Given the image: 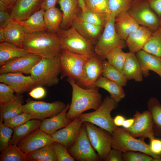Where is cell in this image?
<instances>
[{
  "label": "cell",
  "instance_id": "1",
  "mask_svg": "<svg viewBox=\"0 0 161 161\" xmlns=\"http://www.w3.org/2000/svg\"><path fill=\"white\" fill-rule=\"evenodd\" d=\"M66 81L72 88L71 102L66 115L68 119L72 121L83 112L90 109L96 110L101 105L102 96L98 87L83 88L71 78H67Z\"/></svg>",
  "mask_w": 161,
  "mask_h": 161
},
{
  "label": "cell",
  "instance_id": "2",
  "mask_svg": "<svg viewBox=\"0 0 161 161\" xmlns=\"http://www.w3.org/2000/svg\"><path fill=\"white\" fill-rule=\"evenodd\" d=\"M22 48L30 53L48 58L59 55L61 49L57 34L47 31L26 34Z\"/></svg>",
  "mask_w": 161,
  "mask_h": 161
},
{
  "label": "cell",
  "instance_id": "3",
  "mask_svg": "<svg viewBox=\"0 0 161 161\" xmlns=\"http://www.w3.org/2000/svg\"><path fill=\"white\" fill-rule=\"evenodd\" d=\"M61 73L59 55L51 58H42L30 73L36 86H51L57 84Z\"/></svg>",
  "mask_w": 161,
  "mask_h": 161
},
{
  "label": "cell",
  "instance_id": "4",
  "mask_svg": "<svg viewBox=\"0 0 161 161\" xmlns=\"http://www.w3.org/2000/svg\"><path fill=\"white\" fill-rule=\"evenodd\" d=\"M61 49L75 54L91 56L95 54L92 43L80 34L72 26L60 29L57 33Z\"/></svg>",
  "mask_w": 161,
  "mask_h": 161
},
{
  "label": "cell",
  "instance_id": "5",
  "mask_svg": "<svg viewBox=\"0 0 161 161\" xmlns=\"http://www.w3.org/2000/svg\"><path fill=\"white\" fill-rule=\"evenodd\" d=\"M117 103L110 96H106L100 106L94 111L82 113L78 116L83 122L90 123L103 129L111 134L117 126L114 124L111 115L112 111L118 106Z\"/></svg>",
  "mask_w": 161,
  "mask_h": 161
},
{
  "label": "cell",
  "instance_id": "6",
  "mask_svg": "<svg viewBox=\"0 0 161 161\" xmlns=\"http://www.w3.org/2000/svg\"><path fill=\"white\" fill-rule=\"evenodd\" d=\"M112 148L118 149L124 153L128 151H139L146 153L157 158H161L151 151L149 145L144 138L131 135L123 128L117 127L112 134Z\"/></svg>",
  "mask_w": 161,
  "mask_h": 161
},
{
  "label": "cell",
  "instance_id": "7",
  "mask_svg": "<svg viewBox=\"0 0 161 161\" xmlns=\"http://www.w3.org/2000/svg\"><path fill=\"white\" fill-rule=\"evenodd\" d=\"M115 18L110 17L103 30L95 45V54L102 60L106 59L108 53L118 47L126 46L125 41L118 35L115 27Z\"/></svg>",
  "mask_w": 161,
  "mask_h": 161
},
{
  "label": "cell",
  "instance_id": "8",
  "mask_svg": "<svg viewBox=\"0 0 161 161\" xmlns=\"http://www.w3.org/2000/svg\"><path fill=\"white\" fill-rule=\"evenodd\" d=\"M59 56L60 79L67 77L77 82L81 76L86 63L90 56L75 54L63 49Z\"/></svg>",
  "mask_w": 161,
  "mask_h": 161
},
{
  "label": "cell",
  "instance_id": "9",
  "mask_svg": "<svg viewBox=\"0 0 161 161\" xmlns=\"http://www.w3.org/2000/svg\"><path fill=\"white\" fill-rule=\"evenodd\" d=\"M26 101V103L22 107L23 112L31 115L34 119L41 120L58 114L66 106L64 103L59 101L48 103L28 98Z\"/></svg>",
  "mask_w": 161,
  "mask_h": 161
},
{
  "label": "cell",
  "instance_id": "10",
  "mask_svg": "<svg viewBox=\"0 0 161 161\" xmlns=\"http://www.w3.org/2000/svg\"><path fill=\"white\" fill-rule=\"evenodd\" d=\"M83 123L92 147L97 151L101 161H104L112 148V134L90 123Z\"/></svg>",
  "mask_w": 161,
  "mask_h": 161
},
{
  "label": "cell",
  "instance_id": "11",
  "mask_svg": "<svg viewBox=\"0 0 161 161\" xmlns=\"http://www.w3.org/2000/svg\"><path fill=\"white\" fill-rule=\"evenodd\" d=\"M68 150L78 161H101L90 142L83 122L78 137Z\"/></svg>",
  "mask_w": 161,
  "mask_h": 161
},
{
  "label": "cell",
  "instance_id": "12",
  "mask_svg": "<svg viewBox=\"0 0 161 161\" xmlns=\"http://www.w3.org/2000/svg\"><path fill=\"white\" fill-rule=\"evenodd\" d=\"M128 12L140 25L145 26L152 32L161 27L160 19L146 0L133 1Z\"/></svg>",
  "mask_w": 161,
  "mask_h": 161
},
{
  "label": "cell",
  "instance_id": "13",
  "mask_svg": "<svg viewBox=\"0 0 161 161\" xmlns=\"http://www.w3.org/2000/svg\"><path fill=\"white\" fill-rule=\"evenodd\" d=\"M102 71L103 60L95 54L90 57L86 63L81 76L76 83L83 88L96 87L95 83L102 76Z\"/></svg>",
  "mask_w": 161,
  "mask_h": 161
},
{
  "label": "cell",
  "instance_id": "14",
  "mask_svg": "<svg viewBox=\"0 0 161 161\" xmlns=\"http://www.w3.org/2000/svg\"><path fill=\"white\" fill-rule=\"evenodd\" d=\"M133 118L134 122L133 125L127 129L122 127L124 130L136 138H148L150 140L155 137L151 117L148 110L142 112L136 111Z\"/></svg>",
  "mask_w": 161,
  "mask_h": 161
},
{
  "label": "cell",
  "instance_id": "15",
  "mask_svg": "<svg viewBox=\"0 0 161 161\" xmlns=\"http://www.w3.org/2000/svg\"><path fill=\"white\" fill-rule=\"evenodd\" d=\"M41 58V57L32 53L15 58L0 67V74L19 72L29 74L33 67Z\"/></svg>",
  "mask_w": 161,
  "mask_h": 161
},
{
  "label": "cell",
  "instance_id": "16",
  "mask_svg": "<svg viewBox=\"0 0 161 161\" xmlns=\"http://www.w3.org/2000/svg\"><path fill=\"white\" fill-rule=\"evenodd\" d=\"M54 142L51 135L46 133L38 128L21 140L16 145L26 154L44 146L51 145Z\"/></svg>",
  "mask_w": 161,
  "mask_h": 161
},
{
  "label": "cell",
  "instance_id": "17",
  "mask_svg": "<svg viewBox=\"0 0 161 161\" xmlns=\"http://www.w3.org/2000/svg\"><path fill=\"white\" fill-rule=\"evenodd\" d=\"M0 82L11 86L15 90L16 95L29 92L36 86L30 75L25 76L19 72L1 74Z\"/></svg>",
  "mask_w": 161,
  "mask_h": 161
},
{
  "label": "cell",
  "instance_id": "18",
  "mask_svg": "<svg viewBox=\"0 0 161 161\" xmlns=\"http://www.w3.org/2000/svg\"><path fill=\"white\" fill-rule=\"evenodd\" d=\"M83 123L78 116L66 126L51 135L54 141L61 143L68 149L78 137Z\"/></svg>",
  "mask_w": 161,
  "mask_h": 161
},
{
  "label": "cell",
  "instance_id": "19",
  "mask_svg": "<svg viewBox=\"0 0 161 161\" xmlns=\"http://www.w3.org/2000/svg\"><path fill=\"white\" fill-rule=\"evenodd\" d=\"M43 0H17L11 7L12 20L22 22L41 8Z\"/></svg>",
  "mask_w": 161,
  "mask_h": 161
},
{
  "label": "cell",
  "instance_id": "20",
  "mask_svg": "<svg viewBox=\"0 0 161 161\" xmlns=\"http://www.w3.org/2000/svg\"><path fill=\"white\" fill-rule=\"evenodd\" d=\"M140 26L128 11L120 13L115 18L116 32L120 38L124 41L130 33L136 30Z\"/></svg>",
  "mask_w": 161,
  "mask_h": 161
},
{
  "label": "cell",
  "instance_id": "21",
  "mask_svg": "<svg viewBox=\"0 0 161 161\" xmlns=\"http://www.w3.org/2000/svg\"><path fill=\"white\" fill-rule=\"evenodd\" d=\"M152 32L148 28L140 26L136 30L130 33L125 41L129 52L135 53L142 50Z\"/></svg>",
  "mask_w": 161,
  "mask_h": 161
},
{
  "label": "cell",
  "instance_id": "22",
  "mask_svg": "<svg viewBox=\"0 0 161 161\" xmlns=\"http://www.w3.org/2000/svg\"><path fill=\"white\" fill-rule=\"evenodd\" d=\"M70 106L69 103L67 104L64 110L58 114L42 120L39 128L46 133L51 135L66 126L72 121L66 116Z\"/></svg>",
  "mask_w": 161,
  "mask_h": 161
},
{
  "label": "cell",
  "instance_id": "23",
  "mask_svg": "<svg viewBox=\"0 0 161 161\" xmlns=\"http://www.w3.org/2000/svg\"><path fill=\"white\" fill-rule=\"evenodd\" d=\"M140 63L142 74L145 77L152 71L161 78V58L141 50L135 53Z\"/></svg>",
  "mask_w": 161,
  "mask_h": 161
},
{
  "label": "cell",
  "instance_id": "24",
  "mask_svg": "<svg viewBox=\"0 0 161 161\" xmlns=\"http://www.w3.org/2000/svg\"><path fill=\"white\" fill-rule=\"evenodd\" d=\"M58 3L63 14L60 29L66 30L72 26L78 17V0H59Z\"/></svg>",
  "mask_w": 161,
  "mask_h": 161
},
{
  "label": "cell",
  "instance_id": "25",
  "mask_svg": "<svg viewBox=\"0 0 161 161\" xmlns=\"http://www.w3.org/2000/svg\"><path fill=\"white\" fill-rule=\"evenodd\" d=\"M85 38L95 45L104 28L82 21L78 18L72 26Z\"/></svg>",
  "mask_w": 161,
  "mask_h": 161
},
{
  "label": "cell",
  "instance_id": "26",
  "mask_svg": "<svg viewBox=\"0 0 161 161\" xmlns=\"http://www.w3.org/2000/svg\"><path fill=\"white\" fill-rule=\"evenodd\" d=\"M122 73L127 80L133 79L137 82L143 80V75L139 61L135 54L127 52Z\"/></svg>",
  "mask_w": 161,
  "mask_h": 161
},
{
  "label": "cell",
  "instance_id": "27",
  "mask_svg": "<svg viewBox=\"0 0 161 161\" xmlns=\"http://www.w3.org/2000/svg\"><path fill=\"white\" fill-rule=\"evenodd\" d=\"M44 11L41 8L25 21L21 22L26 34L47 31L44 17Z\"/></svg>",
  "mask_w": 161,
  "mask_h": 161
},
{
  "label": "cell",
  "instance_id": "28",
  "mask_svg": "<svg viewBox=\"0 0 161 161\" xmlns=\"http://www.w3.org/2000/svg\"><path fill=\"white\" fill-rule=\"evenodd\" d=\"M4 32L5 41L22 48L23 43L26 34L21 22L12 20L4 29Z\"/></svg>",
  "mask_w": 161,
  "mask_h": 161
},
{
  "label": "cell",
  "instance_id": "29",
  "mask_svg": "<svg viewBox=\"0 0 161 161\" xmlns=\"http://www.w3.org/2000/svg\"><path fill=\"white\" fill-rule=\"evenodd\" d=\"M14 100L0 104V118L4 122L23 112L22 107L24 102L22 95H16Z\"/></svg>",
  "mask_w": 161,
  "mask_h": 161
},
{
  "label": "cell",
  "instance_id": "30",
  "mask_svg": "<svg viewBox=\"0 0 161 161\" xmlns=\"http://www.w3.org/2000/svg\"><path fill=\"white\" fill-rule=\"evenodd\" d=\"M30 53L23 48L13 43L4 41L0 43V66L8 61Z\"/></svg>",
  "mask_w": 161,
  "mask_h": 161
},
{
  "label": "cell",
  "instance_id": "31",
  "mask_svg": "<svg viewBox=\"0 0 161 161\" xmlns=\"http://www.w3.org/2000/svg\"><path fill=\"white\" fill-rule=\"evenodd\" d=\"M95 86L103 88L108 91L110 94V97L117 103L125 96L123 87L103 76H100L97 81Z\"/></svg>",
  "mask_w": 161,
  "mask_h": 161
},
{
  "label": "cell",
  "instance_id": "32",
  "mask_svg": "<svg viewBox=\"0 0 161 161\" xmlns=\"http://www.w3.org/2000/svg\"><path fill=\"white\" fill-rule=\"evenodd\" d=\"M42 120L32 119L13 128V132L9 144L16 145L21 140L38 128Z\"/></svg>",
  "mask_w": 161,
  "mask_h": 161
},
{
  "label": "cell",
  "instance_id": "33",
  "mask_svg": "<svg viewBox=\"0 0 161 161\" xmlns=\"http://www.w3.org/2000/svg\"><path fill=\"white\" fill-rule=\"evenodd\" d=\"M44 17L47 31L57 33L63 19L62 12L55 7L45 10Z\"/></svg>",
  "mask_w": 161,
  "mask_h": 161
},
{
  "label": "cell",
  "instance_id": "34",
  "mask_svg": "<svg viewBox=\"0 0 161 161\" xmlns=\"http://www.w3.org/2000/svg\"><path fill=\"white\" fill-rule=\"evenodd\" d=\"M147 105L152 119L154 135L161 137V104L157 99L152 97L148 101Z\"/></svg>",
  "mask_w": 161,
  "mask_h": 161
},
{
  "label": "cell",
  "instance_id": "35",
  "mask_svg": "<svg viewBox=\"0 0 161 161\" xmlns=\"http://www.w3.org/2000/svg\"><path fill=\"white\" fill-rule=\"evenodd\" d=\"M102 76L122 87L126 85L128 80L123 73L113 66L106 59L103 60Z\"/></svg>",
  "mask_w": 161,
  "mask_h": 161
},
{
  "label": "cell",
  "instance_id": "36",
  "mask_svg": "<svg viewBox=\"0 0 161 161\" xmlns=\"http://www.w3.org/2000/svg\"><path fill=\"white\" fill-rule=\"evenodd\" d=\"M26 156L27 161H57L51 145L26 154Z\"/></svg>",
  "mask_w": 161,
  "mask_h": 161
},
{
  "label": "cell",
  "instance_id": "37",
  "mask_svg": "<svg viewBox=\"0 0 161 161\" xmlns=\"http://www.w3.org/2000/svg\"><path fill=\"white\" fill-rule=\"evenodd\" d=\"M142 50L161 57V26L152 32Z\"/></svg>",
  "mask_w": 161,
  "mask_h": 161
},
{
  "label": "cell",
  "instance_id": "38",
  "mask_svg": "<svg viewBox=\"0 0 161 161\" xmlns=\"http://www.w3.org/2000/svg\"><path fill=\"white\" fill-rule=\"evenodd\" d=\"M1 153L0 161H27L26 154L16 144H9Z\"/></svg>",
  "mask_w": 161,
  "mask_h": 161
},
{
  "label": "cell",
  "instance_id": "39",
  "mask_svg": "<svg viewBox=\"0 0 161 161\" xmlns=\"http://www.w3.org/2000/svg\"><path fill=\"white\" fill-rule=\"evenodd\" d=\"M110 16L91 11L87 8L81 11L77 18L82 21L104 28Z\"/></svg>",
  "mask_w": 161,
  "mask_h": 161
},
{
  "label": "cell",
  "instance_id": "40",
  "mask_svg": "<svg viewBox=\"0 0 161 161\" xmlns=\"http://www.w3.org/2000/svg\"><path fill=\"white\" fill-rule=\"evenodd\" d=\"M121 47H118L110 51L107 55L106 59L113 66L122 72L127 52H124Z\"/></svg>",
  "mask_w": 161,
  "mask_h": 161
},
{
  "label": "cell",
  "instance_id": "41",
  "mask_svg": "<svg viewBox=\"0 0 161 161\" xmlns=\"http://www.w3.org/2000/svg\"><path fill=\"white\" fill-rule=\"evenodd\" d=\"M133 0H108L110 16L115 18L120 13L128 11Z\"/></svg>",
  "mask_w": 161,
  "mask_h": 161
},
{
  "label": "cell",
  "instance_id": "42",
  "mask_svg": "<svg viewBox=\"0 0 161 161\" xmlns=\"http://www.w3.org/2000/svg\"><path fill=\"white\" fill-rule=\"evenodd\" d=\"M84 0L86 8L89 10L97 13L110 16L108 0Z\"/></svg>",
  "mask_w": 161,
  "mask_h": 161
},
{
  "label": "cell",
  "instance_id": "43",
  "mask_svg": "<svg viewBox=\"0 0 161 161\" xmlns=\"http://www.w3.org/2000/svg\"><path fill=\"white\" fill-rule=\"evenodd\" d=\"M123 161H161V158H157L143 152L128 151L123 153Z\"/></svg>",
  "mask_w": 161,
  "mask_h": 161
},
{
  "label": "cell",
  "instance_id": "44",
  "mask_svg": "<svg viewBox=\"0 0 161 161\" xmlns=\"http://www.w3.org/2000/svg\"><path fill=\"white\" fill-rule=\"evenodd\" d=\"M0 118V151L2 152L9 144L13 132V129L5 125Z\"/></svg>",
  "mask_w": 161,
  "mask_h": 161
},
{
  "label": "cell",
  "instance_id": "45",
  "mask_svg": "<svg viewBox=\"0 0 161 161\" xmlns=\"http://www.w3.org/2000/svg\"><path fill=\"white\" fill-rule=\"evenodd\" d=\"M57 158V161H75L68 149L61 143L54 141L51 145Z\"/></svg>",
  "mask_w": 161,
  "mask_h": 161
},
{
  "label": "cell",
  "instance_id": "46",
  "mask_svg": "<svg viewBox=\"0 0 161 161\" xmlns=\"http://www.w3.org/2000/svg\"><path fill=\"white\" fill-rule=\"evenodd\" d=\"M32 119H34L31 115L23 112L4 122L3 123L6 126L13 129Z\"/></svg>",
  "mask_w": 161,
  "mask_h": 161
},
{
  "label": "cell",
  "instance_id": "47",
  "mask_svg": "<svg viewBox=\"0 0 161 161\" xmlns=\"http://www.w3.org/2000/svg\"><path fill=\"white\" fill-rule=\"evenodd\" d=\"M14 89L7 84L0 83V104L11 101L15 99L17 95L14 94Z\"/></svg>",
  "mask_w": 161,
  "mask_h": 161
},
{
  "label": "cell",
  "instance_id": "48",
  "mask_svg": "<svg viewBox=\"0 0 161 161\" xmlns=\"http://www.w3.org/2000/svg\"><path fill=\"white\" fill-rule=\"evenodd\" d=\"M123 152L117 149H111L105 161H123Z\"/></svg>",
  "mask_w": 161,
  "mask_h": 161
},
{
  "label": "cell",
  "instance_id": "49",
  "mask_svg": "<svg viewBox=\"0 0 161 161\" xmlns=\"http://www.w3.org/2000/svg\"><path fill=\"white\" fill-rule=\"evenodd\" d=\"M7 9H0V29H4L12 20Z\"/></svg>",
  "mask_w": 161,
  "mask_h": 161
},
{
  "label": "cell",
  "instance_id": "50",
  "mask_svg": "<svg viewBox=\"0 0 161 161\" xmlns=\"http://www.w3.org/2000/svg\"><path fill=\"white\" fill-rule=\"evenodd\" d=\"M28 95L32 98L39 99L44 98L46 94L45 89L42 86H36L29 92Z\"/></svg>",
  "mask_w": 161,
  "mask_h": 161
},
{
  "label": "cell",
  "instance_id": "51",
  "mask_svg": "<svg viewBox=\"0 0 161 161\" xmlns=\"http://www.w3.org/2000/svg\"><path fill=\"white\" fill-rule=\"evenodd\" d=\"M150 140L149 145L151 151L161 157V139L155 137Z\"/></svg>",
  "mask_w": 161,
  "mask_h": 161
},
{
  "label": "cell",
  "instance_id": "52",
  "mask_svg": "<svg viewBox=\"0 0 161 161\" xmlns=\"http://www.w3.org/2000/svg\"><path fill=\"white\" fill-rule=\"evenodd\" d=\"M152 9L161 19V0H146Z\"/></svg>",
  "mask_w": 161,
  "mask_h": 161
},
{
  "label": "cell",
  "instance_id": "53",
  "mask_svg": "<svg viewBox=\"0 0 161 161\" xmlns=\"http://www.w3.org/2000/svg\"><path fill=\"white\" fill-rule=\"evenodd\" d=\"M59 0H43L41 8L46 10L55 7L56 4Z\"/></svg>",
  "mask_w": 161,
  "mask_h": 161
},
{
  "label": "cell",
  "instance_id": "54",
  "mask_svg": "<svg viewBox=\"0 0 161 161\" xmlns=\"http://www.w3.org/2000/svg\"><path fill=\"white\" fill-rule=\"evenodd\" d=\"M126 118L123 116L120 115H117L113 118V122L117 127L122 126Z\"/></svg>",
  "mask_w": 161,
  "mask_h": 161
},
{
  "label": "cell",
  "instance_id": "55",
  "mask_svg": "<svg viewBox=\"0 0 161 161\" xmlns=\"http://www.w3.org/2000/svg\"><path fill=\"white\" fill-rule=\"evenodd\" d=\"M134 122V118L126 119L124 121L122 127L125 129H127L130 128Z\"/></svg>",
  "mask_w": 161,
  "mask_h": 161
},
{
  "label": "cell",
  "instance_id": "56",
  "mask_svg": "<svg viewBox=\"0 0 161 161\" xmlns=\"http://www.w3.org/2000/svg\"><path fill=\"white\" fill-rule=\"evenodd\" d=\"M17 0H0L5 3L9 8H11Z\"/></svg>",
  "mask_w": 161,
  "mask_h": 161
},
{
  "label": "cell",
  "instance_id": "57",
  "mask_svg": "<svg viewBox=\"0 0 161 161\" xmlns=\"http://www.w3.org/2000/svg\"><path fill=\"white\" fill-rule=\"evenodd\" d=\"M79 0V7L80 8L81 11H86L87 8H86L84 2V0Z\"/></svg>",
  "mask_w": 161,
  "mask_h": 161
},
{
  "label": "cell",
  "instance_id": "58",
  "mask_svg": "<svg viewBox=\"0 0 161 161\" xmlns=\"http://www.w3.org/2000/svg\"><path fill=\"white\" fill-rule=\"evenodd\" d=\"M4 29H0V42L5 41Z\"/></svg>",
  "mask_w": 161,
  "mask_h": 161
},
{
  "label": "cell",
  "instance_id": "59",
  "mask_svg": "<svg viewBox=\"0 0 161 161\" xmlns=\"http://www.w3.org/2000/svg\"><path fill=\"white\" fill-rule=\"evenodd\" d=\"M140 0H133L134 1H138Z\"/></svg>",
  "mask_w": 161,
  "mask_h": 161
},
{
  "label": "cell",
  "instance_id": "60",
  "mask_svg": "<svg viewBox=\"0 0 161 161\" xmlns=\"http://www.w3.org/2000/svg\"><path fill=\"white\" fill-rule=\"evenodd\" d=\"M160 26H161V19L160 20Z\"/></svg>",
  "mask_w": 161,
  "mask_h": 161
},
{
  "label": "cell",
  "instance_id": "61",
  "mask_svg": "<svg viewBox=\"0 0 161 161\" xmlns=\"http://www.w3.org/2000/svg\"></svg>",
  "mask_w": 161,
  "mask_h": 161
}]
</instances>
